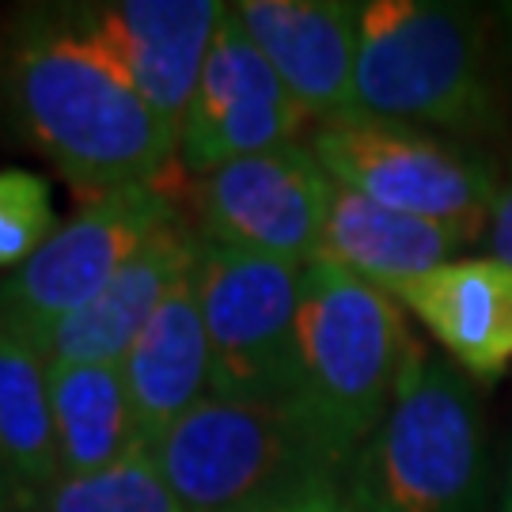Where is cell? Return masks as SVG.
<instances>
[{
    "mask_svg": "<svg viewBox=\"0 0 512 512\" xmlns=\"http://www.w3.org/2000/svg\"><path fill=\"white\" fill-rule=\"evenodd\" d=\"M16 512H19V509H16Z\"/></svg>",
    "mask_w": 512,
    "mask_h": 512,
    "instance_id": "cell-26",
    "label": "cell"
},
{
    "mask_svg": "<svg viewBox=\"0 0 512 512\" xmlns=\"http://www.w3.org/2000/svg\"><path fill=\"white\" fill-rule=\"evenodd\" d=\"M501 23H505V31H509V50H512V4L501 8Z\"/></svg>",
    "mask_w": 512,
    "mask_h": 512,
    "instance_id": "cell-24",
    "label": "cell"
},
{
    "mask_svg": "<svg viewBox=\"0 0 512 512\" xmlns=\"http://www.w3.org/2000/svg\"><path fill=\"white\" fill-rule=\"evenodd\" d=\"M186 512H281L342 494L353 456L338 452L296 403L209 395L148 448Z\"/></svg>",
    "mask_w": 512,
    "mask_h": 512,
    "instance_id": "cell-2",
    "label": "cell"
},
{
    "mask_svg": "<svg viewBox=\"0 0 512 512\" xmlns=\"http://www.w3.org/2000/svg\"><path fill=\"white\" fill-rule=\"evenodd\" d=\"M490 440L475 384L448 357L414 342L395 403L346 471L361 512H482Z\"/></svg>",
    "mask_w": 512,
    "mask_h": 512,
    "instance_id": "cell-3",
    "label": "cell"
},
{
    "mask_svg": "<svg viewBox=\"0 0 512 512\" xmlns=\"http://www.w3.org/2000/svg\"><path fill=\"white\" fill-rule=\"evenodd\" d=\"M224 8L217 0H114L65 4L57 12L88 50L183 129Z\"/></svg>",
    "mask_w": 512,
    "mask_h": 512,
    "instance_id": "cell-11",
    "label": "cell"
},
{
    "mask_svg": "<svg viewBox=\"0 0 512 512\" xmlns=\"http://www.w3.org/2000/svg\"><path fill=\"white\" fill-rule=\"evenodd\" d=\"M410 346L395 296L330 262L304 266L293 403L338 452L357 456L376 433Z\"/></svg>",
    "mask_w": 512,
    "mask_h": 512,
    "instance_id": "cell-5",
    "label": "cell"
},
{
    "mask_svg": "<svg viewBox=\"0 0 512 512\" xmlns=\"http://www.w3.org/2000/svg\"><path fill=\"white\" fill-rule=\"evenodd\" d=\"M23 505H27V497L19 494L16 482L0 471V512H16V509H23Z\"/></svg>",
    "mask_w": 512,
    "mask_h": 512,
    "instance_id": "cell-23",
    "label": "cell"
},
{
    "mask_svg": "<svg viewBox=\"0 0 512 512\" xmlns=\"http://www.w3.org/2000/svg\"><path fill=\"white\" fill-rule=\"evenodd\" d=\"M304 110L281 84L274 65L262 57L228 4L205 57L198 92L179 129V156L186 171L209 175L232 160L296 145Z\"/></svg>",
    "mask_w": 512,
    "mask_h": 512,
    "instance_id": "cell-10",
    "label": "cell"
},
{
    "mask_svg": "<svg viewBox=\"0 0 512 512\" xmlns=\"http://www.w3.org/2000/svg\"><path fill=\"white\" fill-rule=\"evenodd\" d=\"M232 8L304 114L323 122L357 118L353 76H357L361 4L243 0Z\"/></svg>",
    "mask_w": 512,
    "mask_h": 512,
    "instance_id": "cell-12",
    "label": "cell"
},
{
    "mask_svg": "<svg viewBox=\"0 0 512 512\" xmlns=\"http://www.w3.org/2000/svg\"><path fill=\"white\" fill-rule=\"evenodd\" d=\"M194 289L213 353V395L232 403H293L304 266L202 239Z\"/></svg>",
    "mask_w": 512,
    "mask_h": 512,
    "instance_id": "cell-7",
    "label": "cell"
},
{
    "mask_svg": "<svg viewBox=\"0 0 512 512\" xmlns=\"http://www.w3.org/2000/svg\"><path fill=\"white\" fill-rule=\"evenodd\" d=\"M501 512H512V467H509V486H505V505H501Z\"/></svg>",
    "mask_w": 512,
    "mask_h": 512,
    "instance_id": "cell-25",
    "label": "cell"
},
{
    "mask_svg": "<svg viewBox=\"0 0 512 512\" xmlns=\"http://www.w3.org/2000/svg\"><path fill=\"white\" fill-rule=\"evenodd\" d=\"M308 148L334 183L368 202L448 224L471 243L490 232L501 186L494 164L475 148L361 114L323 122Z\"/></svg>",
    "mask_w": 512,
    "mask_h": 512,
    "instance_id": "cell-6",
    "label": "cell"
},
{
    "mask_svg": "<svg viewBox=\"0 0 512 512\" xmlns=\"http://www.w3.org/2000/svg\"><path fill=\"white\" fill-rule=\"evenodd\" d=\"M54 236L50 183L35 171H0V270L23 266Z\"/></svg>",
    "mask_w": 512,
    "mask_h": 512,
    "instance_id": "cell-20",
    "label": "cell"
},
{
    "mask_svg": "<svg viewBox=\"0 0 512 512\" xmlns=\"http://www.w3.org/2000/svg\"><path fill=\"white\" fill-rule=\"evenodd\" d=\"M0 114L84 194L156 186L179 129L65 27L57 8L19 12L0 35Z\"/></svg>",
    "mask_w": 512,
    "mask_h": 512,
    "instance_id": "cell-1",
    "label": "cell"
},
{
    "mask_svg": "<svg viewBox=\"0 0 512 512\" xmlns=\"http://www.w3.org/2000/svg\"><path fill=\"white\" fill-rule=\"evenodd\" d=\"M486 247H490V258H501L505 266H512V179L501 186L494 220H490V232H486Z\"/></svg>",
    "mask_w": 512,
    "mask_h": 512,
    "instance_id": "cell-21",
    "label": "cell"
},
{
    "mask_svg": "<svg viewBox=\"0 0 512 512\" xmlns=\"http://www.w3.org/2000/svg\"><path fill=\"white\" fill-rule=\"evenodd\" d=\"M38 512H186L148 452L88 478H57Z\"/></svg>",
    "mask_w": 512,
    "mask_h": 512,
    "instance_id": "cell-19",
    "label": "cell"
},
{
    "mask_svg": "<svg viewBox=\"0 0 512 512\" xmlns=\"http://www.w3.org/2000/svg\"><path fill=\"white\" fill-rule=\"evenodd\" d=\"M467 243L471 239L448 224L387 209L334 183L319 262L342 266L391 296L406 281L456 262L459 247Z\"/></svg>",
    "mask_w": 512,
    "mask_h": 512,
    "instance_id": "cell-16",
    "label": "cell"
},
{
    "mask_svg": "<svg viewBox=\"0 0 512 512\" xmlns=\"http://www.w3.org/2000/svg\"><path fill=\"white\" fill-rule=\"evenodd\" d=\"M334 179L304 145L217 167L198 183L202 239L311 266L323 251Z\"/></svg>",
    "mask_w": 512,
    "mask_h": 512,
    "instance_id": "cell-9",
    "label": "cell"
},
{
    "mask_svg": "<svg viewBox=\"0 0 512 512\" xmlns=\"http://www.w3.org/2000/svg\"><path fill=\"white\" fill-rule=\"evenodd\" d=\"M61 478H88L148 452L118 365H50Z\"/></svg>",
    "mask_w": 512,
    "mask_h": 512,
    "instance_id": "cell-17",
    "label": "cell"
},
{
    "mask_svg": "<svg viewBox=\"0 0 512 512\" xmlns=\"http://www.w3.org/2000/svg\"><path fill=\"white\" fill-rule=\"evenodd\" d=\"M0 471L27 505L61 478L50 403V361L12 330H0Z\"/></svg>",
    "mask_w": 512,
    "mask_h": 512,
    "instance_id": "cell-18",
    "label": "cell"
},
{
    "mask_svg": "<svg viewBox=\"0 0 512 512\" xmlns=\"http://www.w3.org/2000/svg\"><path fill=\"white\" fill-rule=\"evenodd\" d=\"M357 114L399 126L478 133L494 122L486 16L448 0L361 4Z\"/></svg>",
    "mask_w": 512,
    "mask_h": 512,
    "instance_id": "cell-4",
    "label": "cell"
},
{
    "mask_svg": "<svg viewBox=\"0 0 512 512\" xmlns=\"http://www.w3.org/2000/svg\"><path fill=\"white\" fill-rule=\"evenodd\" d=\"M467 376L494 384L512 357V266L456 258L395 289Z\"/></svg>",
    "mask_w": 512,
    "mask_h": 512,
    "instance_id": "cell-14",
    "label": "cell"
},
{
    "mask_svg": "<svg viewBox=\"0 0 512 512\" xmlns=\"http://www.w3.org/2000/svg\"><path fill=\"white\" fill-rule=\"evenodd\" d=\"M198 243L202 239L190 236L179 220L164 224L92 304L61 319L42 338V357L50 365H122L152 311L194 270Z\"/></svg>",
    "mask_w": 512,
    "mask_h": 512,
    "instance_id": "cell-13",
    "label": "cell"
},
{
    "mask_svg": "<svg viewBox=\"0 0 512 512\" xmlns=\"http://www.w3.org/2000/svg\"><path fill=\"white\" fill-rule=\"evenodd\" d=\"M281 512H361V509H353L346 501V494H315L308 501H296V505H289V509Z\"/></svg>",
    "mask_w": 512,
    "mask_h": 512,
    "instance_id": "cell-22",
    "label": "cell"
},
{
    "mask_svg": "<svg viewBox=\"0 0 512 512\" xmlns=\"http://www.w3.org/2000/svg\"><path fill=\"white\" fill-rule=\"evenodd\" d=\"M118 368L126 376L145 448H152L175 421H183L194 406L213 395V353L194 289V270L152 311Z\"/></svg>",
    "mask_w": 512,
    "mask_h": 512,
    "instance_id": "cell-15",
    "label": "cell"
},
{
    "mask_svg": "<svg viewBox=\"0 0 512 512\" xmlns=\"http://www.w3.org/2000/svg\"><path fill=\"white\" fill-rule=\"evenodd\" d=\"M171 220L175 209L156 186H129L92 198L80 217L57 228L0 285V330L42 346V338L61 319L92 304L129 258Z\"/></svg>",
    "mask_w": 512,
    "mask_h": 512,
    "instance_id": "cell-8",
    "label": "cell"
}]
</instances>
